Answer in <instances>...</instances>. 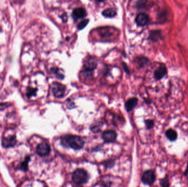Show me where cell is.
<instances>
[{
  "label": "cell",
  "instance_id": "cell-7",
  "mask_svg": "<svg viewBox=\"0 0 188 187\" xmlns=\"http://www.w3.org/2000/svg\"><path fill=\"white\" fill-rule=\"evenodd\" d=\"M167 74V69L165 65H162L154 72V77L156 80H160Z\"/></svg>",
  "mask_w": 188,
  "mask_h": 187
},
{
  "label": "cell",
  "instance_id": "cell-21",
  "mask_svg": "<svg viewBox=\"0 0 188 187\" xmlns=\"http://www.w3.org/2000/svg\"><path fill=\"white\" fill-rule=\"evenodd\" d=\"M37 91H38V89H37L29 88L27 90L26 95L29 98H30V97H31L33 96H35L36 94Z\"/></svg>",
  "mask_w": 188,
  "mask_h": 187
},
{
  "label": "cell",
  "instance_id": "cell-5",
  "mask_svg": "<svg viewBox=\"0 0 188 187\" xmlns=\"http://www.w3.org/2000/svg\"><path fill=\"white\" fill-rule=\"evenodd\" d=\"M117 134L113 130L106 131L102 133V138L106 143H112L116 141Z\"/></svg>",
  "mask_w": 188,
  "mask_h": 187
},
{
  "label": "cell",
  "instance_id": "cell-12",
  "mask_svg": "<svg viewBox=\"0 0 188 187\" xmlns=\"http://www.w3.org/2000/svg\"><path fill=\"white\" fill-rule=\"evenodd\" d=\"M97 66V62L93 58H90L88 59L84 64V69L88 70L90 71H93Z\"/></svg>",
  "mask_w": 188,
  "mask_h": 187
},
{
  "label": "cell",
  "instance_id": "cell-8",
  "mask_svg": "<svg viewBox=\"0 0 188 187\" xmlns=\"http://www.w3.org/2000/svg\"><path fill=\"white\" fill-rule=\"evenodd\" d=\"M17 140L15 136H10L3 138L2 141V145L5 148H10L15 146Z\"/></svg>",
  "mask_w": 188,
  "mask_h": 187
},
{
  "label": "cell",
  "instance_id": "cell-14",
  "mask_svg": "<svg viewBox=\"0 0 188 187\" xmlns=\"http://www.w3.org/2000/svg\"><path fill=\"white\" fill-rule=\"evenodd\" d=\"M102 125V123L100 122L97 123H93L90 126V130L94 133H98L101 131Z\"/></svg>",
  "mask_w": 188,
  "mask_h": 187
},
{
  "label": "cell",
  "instance_id": "cell-22",
  "mask_svg": "<svg viewBox=\"0 0 188 187\" xmlns=\"http://www.w3.org/2000/svg\"><path fill=\"white\" fill-rule=\"evenodd\" d=\"M145 125H146V127L147 129L150 130V129L153 128L155 123H154L153 120L148 119L145 121Z\"/></svg>",
  "mask_w": 188,
  "mask_h": 187
},
{
  "label": "cell",
  "instance_id": "cell-9",
  "mask_svg": "<svg viewBox=\"0 0 188 187\" xmlns=\"http://www.w3.org/2000/svg\"><path fill=\"white\" fill-rule=\"evenodd\" d=\"M136 22L139 26H143L148 23L149 18L145 13H140L136 17Z\"/></svg>",
  "mask_w": 188,
  "mask_h": 187
},
{
  "label": "cell",
  "instance_id": "cell-3",
  "mask_svg": "<svg viewBox=\"0 0 188 187\" xmlns=\"http://www.w3.org/2000/svg\"><path fill=\"white\" fill-rule=\"evenodd\" d=\"M65 90V86L59 82H54L52 84V92L54 97L56 98H61L63 97Z\"/></svg>",
  "mask_w": 188,
  "mask_h": 187
},
{
  "label": "cell",
  "instance_id": "cell-1",
  "mask_svg": "<svg viewBox=\"0 0 188 187\" xmlns=\"http://www.w3.org/2000/svg\"><path fill=\"white\" fill-rule=\"evenodd\" d=\"M61 143L64 147L80 150L83 148L85 141L83 138L78 136L68 134L61 137Z\"/></svg>",
  "mask_w": 188,
  "mask_h": 187
},
{
  "label": "cell",
  "instance_id": "cell-11",
  "mask_svg": "<svg viewBox=\"0 0 188 187\" xmlns=\"http://www.w3.org/2000/svg\"><path fill=\"white\" fill-rule=\"evenodd\" d=\"M138 99L136 97H133L129 99L125 103V107L127 112L132 111L137 105Z\"/></svg>",
  "mask_w": 188,
  "mask_h": 187
},
{
  "label": "cell",
  "instance_id": "cell-15",
  "mask_svg": "<svg viewBox=\"0 0 188 187\" xmlns=\"http://www.w3.org/2000/svg\"><path fill=\"white\" fill-rule=\"evenodd\" d=\"M102 15L105 17L112 18L116 15V12L113 9H106L103 11Z\"/></svg>",
  "mask_w": 188,
  "mask_h": 187
},
{
  "label": "cell",
  "instance_id": "cell-27",
  "mask_svg": "<svg viewBox=\"0 0 188 187\" xmlns=\"http://www.w3.org/2000/svg\"><path fill=\"white\" fill-rule=\"evenodd\" d=\"M95 1L97 2H104V0H95Z\"/></svg>",
  "mask_w": 188,
  "mask_h": 187
},
{
  "label": "cell",
  "instance_id": "cell-19",
  "mask_svg": "<svg viewBox=\"0 0 188 187\" xmlns=\"http://www.w3.org/2000/svg\"><path fill=\"white\" fill-rule=\"evenodd\" d=\"M81 74H82V76L84 77V78H86V79L91 78L93 76V71H90V70H85V69H84V70L81 72Z\"/></svg>",
  "mask_w": 188,
  "mask_h": 187
},
{
  "label": "cell",
  "instance_id": "cell-10",
  "mask_svg": "<svg viewBox=\"0 0 188 187\" xmlns=\"http://www.w3.org/2000/svg\"><path fill=\"white\" fill-rule=\"evenodd\" d=\"M86 15V10L83 8H75L73 12L72 16L74 20H77L83 18Z\"/></svg>",
  "mask_w": 188,
  "mask_h": 187
},
{
  "label": "cell",
  "instance_id": "cell-16",
  "mask_svg": "<svg viewBox=\"0 0 188 187\" xmlns=\"http://www.w3.org/2000/svg\"><path fill=\"white\" fill-rule=\"evenodd\" d=\"M30 160V157H27L26 158H25L24 161L21 163L20 168L24 171H26L28 170V163L29 162Z\"/></svg>",
  "mask_w": 188,
  "mask_h": 187
},
{
  "label": "cell",
  "instance_id": "cell-25",
  "mask_svg": "<svg viewBox=\"0 0 188 187\" xmlns=\"http://www.w3.org/2000/svg\"><path fill=\"white\" fill-rule=\"evenodd\" d=\"M123 67L124 69V70H125V72H127L128 74H129V69H128V66H127V65H126V64L125 63H123Z\"/></svg>",
  "mask_w": 188,
  "mask_h": 187
},
{
  "label": "cell",
  "instance_id": "cell-6",
  "mask_svg": "<svg viewBox=\"0 0 188 187\" xmlns=\"http://www.w3.org/2000/svg\"><path fill=\"white\" fill-rule=\"evenodd\" d=\"M50 152L51 148L47 143H40L36 148V153L39 156L42 157L49 155Z\"/></svg>",
  "mask_w": 188,
  "mask_h": 187
},
{
  "label": "cell",
  "instance_id": "cell-20",
  "mask_svg": "<svg viewBox=\"0 0 188 187\" xmlns=\"http://www.w3.org/2000/svg\"><path fill=\"white\" fill-rule=\"evenodd\" d=\"M160 185L164 187H168L170 186L169 180L168 176H166L160 181Z\"/></svg>",
  "mask_w": 188,
  "mask_h": 187
},
{
  "label": "cell",
  "instance_id": "cell-2",
  "mask_svg": "<svg viewBox=\"0 0 188 187\" xmlns=\"http://www.w3.org/2000/svg\"><path fill=\"white\" fill-rule=\"evenodd\" d=\"M89 176L83 168H78L74 171L72 175V181L74 184L81 186L88 182Z\"/></svg>",
  "mask_w": 188,
  "mask_h": 187
},
{
  "label": "cell",
  "instance_id": "cell-17",
  "mask_svg": "<svg viewBox=\"0 0 188 187\" xmlns=\"http://www.w3.org/2000/svg\"><path fill=\"white\" fill-rule=\"evenodd\" d=\"M51 71L52 74H54L57 79H59L60 80L64 79V75L59 73L58 69L57 68H52L51 69Z\"/></svg>",
  "mask_w": 188,
  "mask_h": 187
},
{
  "label": "cell",
  "instance_id": "cell-4",
  "mask_svg": "<svg viewBox=\"0 0 188 187\" xmlns=\"http://www.w3.org/2000/svg\"><path fill=\"white\" fill-rule=\"evenodd\" d=\"M156 179V177L155 171L152 170H148L143 172L141 181L144 184L151 186L155 182Z\"/></svg>",
  "mask_w": 188,
  "mask_h": 187
},
{
  "label": "cell",
  "instance_id": "cell-18",
  "mask_svg": "<svg viewBox=\"0 0 188 187\" xmlns=\"http://www.w3.org/2000/svg\"><path fill=\"white\" fill-rule=\"evenodd\" d=\"M161 37L160 32L158 31H153L150 34V38L152 41H158V39Z\"/></svg>",
  "mask_w": 188,
  "mask_h": 187
},
{
  "label": "cell",
  "instance_id": "cell-23",
  "mask_svg": "<svg viewBox=\"0 0 188 187\" xmlns=\"http://www.w3.org/2000/svg\"><path fill=\"white\" fill-rule=\"evenodd\" d=\"M88 23H89V19L83 20L78 25V29L79 30L83 29L84 28L88 25Z\"/></svg>",
  "mask_w": 188,
  "mask_h": 187
},
{
  "label": "cell",
  "instance_id": "cell-24",
  "mask_svg": "<svg viewBox=\"0 0 188 187\" xmlns=\"http://www.w3.org/2000/svg\"><path fill=\"white\" fill-rule=\"evenodd\" d=\"M114 161L113 160H108L107 162H106V163L105 164V166L107 168H112V166H113L114 164Z\"/></svg>",
  "mask_w": 188,
  "mask_h": 187
},
{
  "label": "cell",
  "instance_id": "cell-26",
  "mask_svg": "<svg viewBox=\"0 0 188 187\" xmlns=\"http://www.w3.org/2000/svg\"><path fill=\"white\" fill-rule=\"evenodd\" d=\"M184 176H188V164H187V168H186V170H185V172H184Z\"/></svg>",
  "mask_w": 188,
  "mask_h": 187
},
{
  "label": "cell",
  "instance_id": "cell-13",
  "mask_svg": "<svg viewBox=\"0 0 188 187\" xmlns=\"http://www.w3.org/2000/svg\"><path fill=\"white\" fill-rule=\"evenodd\" d=\"M166 136L171 142H174L178 138L177 132L172 128H169L166 132Z\"/></svg>",
  "mask_w": 188,
  "mask_h": 187
}]
</instances>
